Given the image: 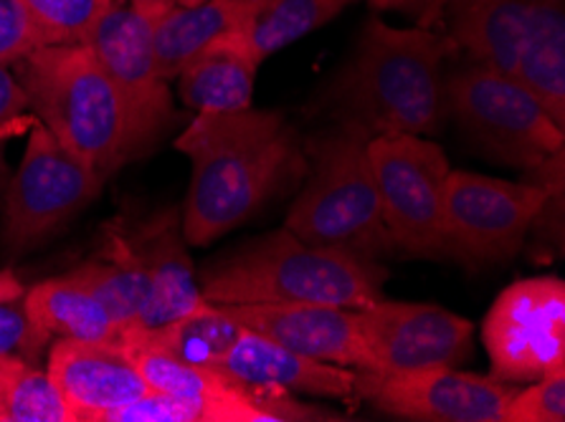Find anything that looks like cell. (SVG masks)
Returning <instances> with one entry per match:
<instances>
[{
	"mask_svg": "<svg viewBox=\"0 0 565 422\" xmlns=\"http://www.w3.org/2000/svg\"><path fill=\"white\" fill-rule=\"evenodd\" d=\"M46 372L72 422H107L113 412L150 392L132 357L113 342L58 339Z\"/></svg>",
	"mask_w": 565,
	"mask_h": 422,
	"instance_id": "obj_14",
	"label": "cell"
},
{
	"mask_svg": "<svg viewBox=\"0 0 565 422\" xmlns=\"http://www.w3.org/2000/svg\"><path fill=\"white\" fill-rule=\"evenodd\" d=\"M244 329L328 365L367 369L358 309L330 304H221Z\"/></svg>",
	"mask_w": 565,
	"mask_h": 422,
	"instance_id": "obj_15",
	"label": "cell"
},
{
	"mask_svg": "<svg viewBox=\"0 0 565 422\" xmlns=\"http://www.w3.org/2000/svg\"><path fill=\"white\" fill-rule=\"evenodd\" d=\"M543 0H431L418 25H444L472 62L512 74L525 25Z\"/></svg>",
	"mask_w": 565,
	"mask_h": 422,
	"instance_id": "obj_17",
	"label": "cell"
},
{
	"mask_svg": "<svg viewBox=\"0 0 565 422\" xmlns=\"http://www.w3.org/2000/svg\"><path fill=\"white\" fill-rule=\"evenodd\" d=\"M25 312L31 324L46 342L51 337L74 342H113L117 339V324L105 304L92 294L89 286L66 273L51 279L23 294Z\"/></svg>",
	"mask_w": 565,
	"mask_h": 422,
	"instance_id": "obj_21",
	"label": "cell"
},
{
	"mask_svg": "<svg viewBox=\"0 0 565 422\" xmlns=\"http://www.w3.org/2000/svg\"><path fill=\"white\" fill-rule=\"evenodd\" d=\"M444 107L494 160L533 170L563 152L565 129L512 74L472 62L447 76Z\"/></svg>",
	"mask_w": 565,
	"mask_h": 422,
	"instance_id": "obj_6",
	"label": "cell"
},
{
	"mask_svg": "<svg viewBox=\"0 0 565 422\" xmlns=\"http://www.w3.org/2000/svg\"><path fill=\"white\" fill-rule=\"evenodd\" d=\"M358 326L367 355L365 372L459 367L472 355V322L441 306L379 299L358 309Z\"/></svg>",
	"mask_w": 565,
	"mask_h": 422,
	"instance_id": "obj_12",
	"label": "cell"
},
{
	"mask_svg": "<svg viewBox=\"0 0 565 422\" xmlns=\"http://www.w3.org/2000/svg\"><path fill=\"white\" fill-rule=\"evenodd\" d=\"M492 375L533 382L565 367V283L553 275L512 283L484 316Z\"/></svg>",
	"mask_w": 565,
	"mask_h": 422,
	"instance_id": "obj_10",
	"label": "cell"
},
{
	"mask_svg": "<svg viewBox=\"0 0 565 422\" xmlns=\"http://www.w3.org/2000/svg\"><path fill=\"white\" fill-rule=\"evenodd\" d=\"M72 273L105 304L119 332L135 324L145 299H148L150 281L140 256L125 232H109L105 251Z\"/></svg>",
	"mask_w": 565,
	"mask_h": 422,
	"instance_id": "obj_25",
	"label": "cell"
},
{
	"mask_svg": "<svg viewBox=\"0 0 565 422\" xmlns=\"http://www.w3.org/2000/svg\"><path fill=\"white\" fill-rule=\"evenodd\" d=\"M201 3V0H178V6H195Z\"/></svg>",
	"mask_w": 565,
	"mask_h": 422,
	"instance_id": "obj_35",
	"label": "cell"
},
{
	"mask_svg": "<svg viewBox=\"0 0 565 422\" xmlns=\"http://www.w3.org/2000/svg\"><path fill=\"white\" fill-rule=\"evenodd\" d=\"M0 422H72L51 382L23 357H0Z\"/></svg>",
	"mask_w": 565,
	"mask_h": 422,
	"instance_id": "obj_26",
	"label": "cell"
},
{
	"mask_svg": "<svg viewBox=\"0 0 565 422\" xmlns=\"http://www.w3.org/2000/svg\"><path fill=\"white\" fill-rule=\"evenodd\" d=\"M41 46L44 39L21 0H0V64H19Z\"/></svg>",
	"mask_w": 565,
	"mask_h": 422,
	"instance_id": "obj_29",
	"label": "cell"
},
{
	"mask_svg": "<svg viewBox=\"0 0 565 422\" xmlns=\"http://www.w3.org/2000/svg\"><path fill=\"white\" fill-rule=\"evenodd\" d=\"M46 339L31 324L23 296L0 304V357L36 359Z\"/></svg>",
	"mask_w": 565,
	"mask_h": 422,
	"instance_id": "obj_30",
	"label": "cell"
},
{
	"mask_svg": "<svg viewBox=\"0 0 565 422\" xmlns=\"http://www.w3.org/2000/svg\"><path fill=\"white\" fill-rule=\"evenodd\" d=\"M367 152L383 223L398 253L451 258L444 226L449 177L444 150L422 134H379Z\"/></svg>",
	"mask_w": 565,
	"mask_h": 422,
	"instance_id": "obj_8",
	"label": "cell"
},
{
	"mask_svg": "<svg viewBox=\"0 0 565 422\" xmlns=\"http://www.w3.org/2000/svg\"><path fill=\"white\" fill-rule=\"evenodd\" d=\"M193 165L183 208L188 246H205L252 220L305 175L295 129L277 111H199L175 140Z\"/></svg>",
	"mask_w": 565,
	"mask_h": 422,
	"instance_id": "obj_1",
	"label": "cell"
},
{
	"mask_svg": "<svg viewBox=\"0 0 565 422\" xmlns=\"http://www.w3.org/2000/svg\"><path fill=\"white\" fill-rule=\"evenodd\" d=\"M259 64L218 39L178 74V94L195 111H242L252 107Z\"/></svg>",
	"mask_w": 565,
	"mask_h": 422,
	"instance_id": "obj_23",
	"label": "cell"
},
{
	"mask_svg": "<svg viewBox=\"0 0 565 422\" xmlns=\"http://www.w3.org/2000/svg\"><path fill=\"white\" fill-rule=\"evenodd\" d=\"M457 54L449 33L426 25L393 29L373 15L330 86L328 105L338 119H353L373 137L434 134L447 117L444 66Z\"/></svg>",
	"mask_w": 565,
	"mask_h": 422,
	"instance_id": "obj_2",
	"label": "cell"
},
{
	"mask_svg": "<svg viewBox=\"0 0 565 422\" xmlns=\"http://www.w3.org/2000/svg\"><path fill=\"white\" fill-rule=\"evenodd\" d=\"M565 420V367L553 369L527 390L512 394L504 422H563Z\"/></svg>",
	"mask_w": 565,
	"mask_h": 422,
	"instance_id": "obj_28",
	"label": "cell"
},
{
	"mask_svg": "<svg viewBox=\"0 0 565 422\" xmlns=\"http://www.w3.org/2000/svg\"><path fill=\"white\" fill-rule=\"evenodd\" d=\"M558 172H563V152L527 170L525 183L449 170L444 191L449 256L467 266L498 263L518 256Z\"/></svg>",
	"mask_w": 565,
	"mask_h": 422,
	"instance_id": "obj_7",
	"label": "cell"
},
{
	"mask_svg": "<svg viewBox=\"0 0 565 422\" xmlns=\"http://www.w3.org/2000/svg\"><path fill=\"white\" fill-rule=\"evenodd\" d=\"M353 3L358 0H249L242 21L224 39L262 66L271 54L335 21Z\"/></svg>",
	"mask_w": 565,
	"mask_h": 422,
	"instance_id": "obj_19",
	"label": "cell"
},
{
	"mask_svg": "<svg viewBox=\"0 0 565 422\" xmlns=\"http://www.w3.org/2000/svg\"><path fill=\"white\" fill-rule=\"evenodd\" d=\"M249 0H201L195 6H173L152 23V43L160 74L178 79L188 62L224 39L242 21Z\"/></svg>",
	"mask_w": 565,
	"mask_h": 422,
	"instance_id": "obj_22",
	"label": "cell"
},
{
	"mask_svg": "<svg viewBox=\"0 0 565 422\" xmlns=\"http://www.w3.org/2000/svg\"><path fill=\"white\" fill-rule=\"evenodd\" d=\"M25 294L23 283L15 279L13 271H0V304L3 301H13Z\"/></svg>",
	"mask_w": 565,
	"mask_h": 422,
	"instance_id": "obj_34",
	"label": "cell"
},
{
	"mask_svg": "<svg viewBox=\"0 0 565 422\" xmlns=\"http://www.w3.org/2000/svg\"><path fill=\"white\" fill-rule=\"evenodd\" d=\"M373 134L353 119H338L310 142L312 177L287 215V226L305 244L379 261L396 256L383 223L371 167Z\"/></svg>",
	"mask_w": 565,
	"mask_h": 422,
	"instance_id": "obj_5",
	"label": "cell"
},
{
	"mask_svg": "<svg viewBox=\"0 0 565 422\" xmlns=\"http://www.w3.org/2000/svg\"><path fill=\"white\" fill-rule=\"evenodd\" d=\"M213 369L246 385H264L317 398H353L355 369L328 365L281 347L262 334L244 329Z\"/></svg>",
	"mask_w": 565,
	"mask_h": 422,
	"instance_id": "obj_18",
	"label": "cell"
},
{
	"mask_svg": "<svg viewBox=\"0 0 565 422\" xmlns=\"http://www.w3.org/2000/svg\"><path fill=\"white\" fill-rule=\"evenodd\" d=\"M152 23L156 21L145 19L130 3H117L84 39V46L115 82L150 142L173 119L168 79L160 74L156 58Z\"/></svg>",
	"mask_w": 565,
	"mask_h": 422,
	"instance_id": "obj_13",
	"label": "cell"
},
{
	"mask_svg": "<svg viewBox=\"0 0 565 422\" xmlns=\"http://www.w3.org/2000/svg\"><path fill=\"white\" fill-rule=\"evenodd\" d=\"M25 109H29V97H25L21 82L11 74V68L0 64V193L6 191L8 180H11L6 162L8 137L13 134V127L21 122Z\"/></svg>",
	"mask_w": 565,
	"mask_h": 422,
	"instance_id": "obj_31",
	"label": "cell"
},
{
	"mask_svg": "<svg viewBox=\"0 0 565 422\" xmlns=\"http://www.w3.org/2000/svg\"><path fill=\"white\" fill-rule=\"evenodd\" d=\"M107 180L76 160L49 129H31L21 167L6 185L0 238L8 251H29L99 195Z\"/></svg>",
	"mask_w": 565,
	"mask_h": 422,
	"instance_id": "obj_9",
	"label": "cell"
},
{
	"mask_svg": "<svg viewBox=\"0 0 565 422\" xmlns=\"http://www.w3.org/2000/svg\"><path fill=\"white\" fill-rule=\"evenodd\" d=\"M244 326L231 316L221 304H211L205 301L195 312L175 318L173 324L160 326L156 332H119L117 347L125 344H150L168 355L181 357L193 365L213 367L216 361L226 355L231 344L242 337Z\"/></svg>",
	"mask_w": 565,
	"mask_h": 422,
	"instance_id": "obj_24",
	"label": "cell"
},
{
	"mask_svg": "<svg viewBox=\"0 0 565 422\" xmlns=\"http://www.w3.org/2000/svg\"><path fill=\"white\" fill-rule=\"evenodd\" d=\"M127 238L140 256L150 281L148 299H145L135 324L127 329L156 332L205 304L201 286L195 283V269L185 248L181 218L173 210L145 223L140 230Z\"/></svg>",
	"mask_w": 565,
	"mask_h": 422,
	"instance_id": "obj_16",
	"label": "cell"
},
{
	"mask_svg": "<svg viewBox=\"0 0 565 422\" xmlns=\"http://www.w3.org/2000/svg\"><path fill=\"white\" fill-rule=\"evenodd\" d=\"M371 6L375 11H411L422 19L429 11L431 0H371Z\"/></svg>",
	"mask_w": 565,
	"mask_h": 422,
	"instance_id": "obj_32",
	"label": "cell"
},
{
	"mask_svg": "<svg viewBox=\"0 0 565 422\" xmlns=\"http://www.w3.org/2000/svg\"><path fill=\"white\" fill-rule=\"evenodd\" d=\"M36 25L44 46L84 43L109 8L127 0H21Z\"/></svg>",
	"mask_w": 565,
	"mask_h": 422,
	"instance_id": "obj_27",
	"label": "cell"
},
{
	"mask_svg": "<svg viewBox=\"0 0 565 422\" xmlns=\"http://www.w3.org/2000/svg\"><path fill=\"white\" fill-rule=\"evenodd\" d=\"M29 109L89 170L109 177L150 140L122 94L84 43L41 46L21 58Z\"/></svg>",
	"mask_w": 565,
	"mask_h": 422,
	"instance_id": "obj_3",
	"label": "cell"
},
{
	"mask_svg": "<svg viewBox=\"0 0 565 422\" xmlns=\"http://www.w3.org/2000/svg\"><path fill=\"white\" fill-rule=\"evenodd\" d=\"M137 13H142L145 19L158 21L162 13H168L170 8L178 6V0H127Z\"/></svg>",
	"mask_w": 565,
	"mask_h": 422,
	"instance_id": "obj_33",
	"label": "cell"
},
{
	"mask_svg": "<svg viewBox=\"0 0 565 422\" xmlns=\"http://www.w3.org/2000/svg\"><path fill=\"white\" fill-rule=\"evenodd\" d=\"M512 76L565 129V0H543L522 33Z\"/></svg>",
	"mask_w": 565,
	"mask_h": 422,
	"instance_id": "obj_20",
	"label": "cell"
},
{
	"mask_svg": "<svg viewBox=\"0 0 565 422\" xmlns=\"http://www.w3.org/2000/svg\"><path fill=\"white\" fill-rule=\"evenodd\" d=\"M379 261L305 244L289 228L252 240L203 275L211 304H330L363 309L383 294Z\"/></svg>",
	"mask_w": 565,
	"mask_h": 422,
	"instance_id": "obj_4",
	"label": "cell"
},
{
	"mask_svg": "<svg viewBox=\"0 0 565 422\" xmlns=\"http://www.w3.org/2000/svg\"><path fill=\"white\" fill-rule=\"evenodd\" d=\"M518 387L461 372L457 367L365 372L355 369V394L385 415L431 422H504V408Z\"/></svg>",
	"mask_w": 565,
	"mask_h": 422,
	"instance_id": "obj_11",
	"label": "cell"
}]
</instances>
